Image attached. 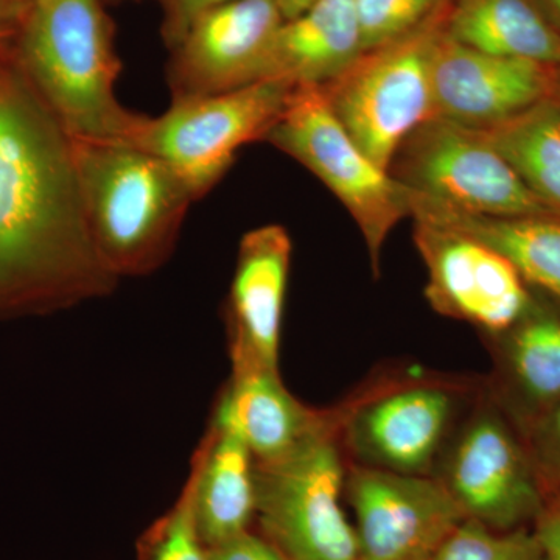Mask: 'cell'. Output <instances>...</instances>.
Masks as SVG:
<instances>
[{
  "label": "cell",
  "mask_w": 560,
  "mask_h": 560,
  "mask_svg": "<svg viewBox=\"0 0 560 560\" xmlns=\"http://www.w3.org/2000/svg\"><path fill=\"white\" fill-rule=\"evenodd\" d=\"M291 249L279 224L243 235L226 305L232 370H279Z\"/></svg>",
  "instance_id": "15"
},
{
  "label": "cell",
  "mask_w": 560,
  "mask_h": 560,
  "mask_svg": "<svg viewBox=\"0 0 560 560\" xmlns=\"http://www.w3.org/2000/svg\"><path fill=\"white\" fill-rule=\"evenodd\" d=\"M296 86L257 81L206 97L172 101L162 116L149 117L136 147L167 162L194 200L208 195L246 143L264 140L287 108Z\"/></svg>",
  "instance_id": "9"
},
{
  "label": "cell",
  "mask_w": 560,
  "mask_h": 560,
  "mask_svg": "<svg viewBox=\"0 0 560 560\" xmlns=\"http://www.w3.org/2000/svg\"><path fill=\"white\" fill-rule=\"evenodd\" d=\"M363 54L355 0H313L307 9L280 25L260 81L324 86Z\"/></svg>",
  "instance_id": "18"
},
{
  "label": "cell",
  "mask_w": 560,
  "mask_h": 560,
  "mask_svg": "<svg viewBox=\"0 0 560 560\" xmlns=\"http://www.w3.org/2000/svg\"><path fill=\"white\" fill-rule=\"evenodd\" d=\"M541 9L547 13L548 20L560 33V0H539Z\"/></svg>",
  "instance_id": "32"
},
{
  "label": "cell",
  "mask_w": 560,
  "mask_h": 560,
  "mask_svg": "<svg viewBox=\"0 0 560 560\" xmlns=\"http://www.w3.org/2000/svg\"><path fill=\"white\" fill-rule=\"evenodd\" d=\"M522 183L560 213V105L551 97L480 130Z\"/></svg>",
  "instance_id": "22"
},
{
  "label": "cell",
  "mask_w": 560,
  "mask_h": 560,
  "mask_svg": "<svg viewBox=\"0 0 560 560\" xmlns=\"http://www.w3.org/2000/svg\"><path fill=\"white\" fill-rule=\"evenodd\" d=\"M346 469L337 430L256 463L257 533L287 560H355V534L342 510Z\"/></svg>",
  "instance_id": "8"
},
{
  "label": "cell",
  "mask_w": 560,
  "mask_h": 560,
  "mask_svg": "<svg viewBox=\"0 0 560 560\" xmlns=\"http://www.w3.org/2000/svg\"><path fill=\"white\" fill-rule=\"evenodd\" d=\"M412 221V241L429 272L425 298L434 312L481 335L506 330L525 315L534 289L510 260L464 232Z\"/></svg>",
  "instance_id": "12"
},
{
  "label": "cell",
  "mask_w": 560,
  "mask_h": 560,
  "mask_svg": "<svg viewBox=\"0 0 560 560\" xmlns=\"http://www.w3.org/2000/svg\"><path fill=\"white\" fill-rule=\"evenodd\" d=\"M448 9L419 28L363 55L319 86L335 116L372 162L389 173L397 150L433 119V58Z\"/></svg>",
  "instance_id": "5"
},
{
  "label": "cell",
  "mask_w": 560,
  "mask_h": 560,
  "mask_svg": "<svg viewBox=\"0 0 560 560\" xmlns=\"http://www.w3.org/2000/svg\"><path fill=\"white\" fill-rule=\"evenodd\" d=\"M210 423L241 438L256 463H272L304 442L337 430L331 407H308L283 385L279 370H232Z\"/></svg>",
  "instance_id": "17"
},
{
  "label": "cell",
  "mask_w": 560,
  "mask_h": 560,
  "mask_svg": "<svg viewBox=\"0 0 560 560\" xmlns=\"http://www.w3.org/2000/svg\"><path fill=\"white\" fill-rule=\"evenodd\" d=\"M556 499H560V495L559 497H556ZM552 500V499H551Z\"/></svg>",
  "instance_id": "35"
},
{
  "label": "cell",
  "mask_w": 560,
  "mask_h": 560,
  "mask_svg": "<svg viewBox=\"0 0 560 560\" xmlns=\"http://www.w3.org/2000/svg\"><path fill=\"white\" fill-rule=\"evenodd\" d=\"M445 32L485 54L560 66V33L539 0H452Z\"/></svg>",
  "instance_id": "21"
},
{
  "label": "cell",
  "mask_w": 560,
  "mask_h": 560,
  "mask_svg": "<svg viewBox=\"0 0 560 560\" xmlns=\"http://www.w3.org/2000/svg\"><path fill=\"white\" fill-rule=\"evenodd\" d=\"M526 445L548 497L560 495V401L523 431Z\"/></svg>",
  "instance_id": "26"
},
{
  "label": "cell",
  "mask_w": 560,
  "mask_h": 560,
  "mask_svg": "<svg viewBox=\"0 0 560 560\" xmlns=\"http://www.w3.org/2000/svg\"><path fill=\"white\" fill-rule=\"evenodd\" d=\"M119 279L88 226L72 138L0 49V318L108 296Z\"/></svg>",
  "instance_id": "1"
},
{
  "label": "cell",
  "mask_w": 560,
  "mask_h": 560,
  "mask_svg": "<svg viewBox=\"0 0 560 560\" xmlns=\"http://www.w3.org/2000/svg\"><path fill=\"white\" fill-rule=\"evenodd\" d=\"M389 175L407 189L478 215L558 213L522 183L480 130L441 117L405 139Z\"/></svg>",
  "instance_id": "10"
},
{
  "label": "cell",
  "mask_w": 560,
  "mask_h": 560,
  "mask_svg": "<svg viewBox=\"0 0 560 560\" xmlns=\"http://www.w3.org/2000/svg\"><path fill=\"white\" fill-rule=\"evenodd\" d=\"M534 530L541 541L547 559L560 560V499L550 500L534 523Z\"/></svg>",
  "instance_id": "29"
},
{
  "label": "cell",
  "mask_w": 560,
  "mask_h": 560,
  "mask_svg": "<svg viewBox=\"0 0 560 560\" xmlns=\"http://www.w3.org/2000/svg\"><path fill=\"white\" fill-rule=\"evenodd\" d=\"M187 481L206 548L250 529L256 518V459L241 438L210 423Z\"/></svg>",
  "instance_id": "20"
},
{
  "label": "cell",
  "mask_w": 560,
  "mask_h": 560,
  "mask_svg": "<svg viewBox=\"0 0 560 560\" xmlns=\"http://www.w3.org/2000/svg\"><path fill=\"white\" fill-rule=\"evenodd\" d=\"M550 97L552 101L558 102L560 105V66L552 70V86Z\"/></svg>",
  "instance_id": "33"
},
{
  "label": "cell",
  "mask_w": 560,
  "mask_h": 560,
  "mask_svg": "<svg viewBox=\"0 0 560 560\" xmlns=\"http://www.w3.org/2000/svg\"><path fill=\"white\" fill-rule=\"evenodd\" d=\"M232 0H158L162 10V38L168 49L178 46L194 22L202 14Z\"/></svg>",
  "instance_id": "27"
},
{
  "label": "cell",
  "mask_w": 560,
  "mask_h": 560,
  "mask_svg": "<svg viewBox=\"0 0 560 560\" xmlns=\"http://www.w3.org/2000/svg\"><path fill=\"white\" fill-rule=\"evenodd\" d=\"M433 560H548L536 530H493L466 518Z\"/></svg>",
  "instance_id": "23"
},
{
  "label": "cell",
  "mask_w": 560,
  "mask_h": 560,
  "mask_svg": "<svg viewBox=\"0 0 560 560\" xmlns=\"http://www.w3.org/2000/svg\"><path fill=\"white\" fill-rule=\"evenodd\" d=\"M5 46V43H2V40H0V47H3Z\"/></svg>",
  "instance_id": "34"
},
{
  "label": "cell",
  "mask_w": 560,
  "mask_h": 560,
  "mask_svg": "<svg viewBox=\"0 0 560 560\" xmlns=\"http://www.w3.org/2000/svg\"><path fill=\"white\" fill-rule=\"evenodd\" d=\"M264 140L304 165L348 209L377 278L383 246L397 223L410 217L405 186L360 149L319 86H296Z\"/></svg>",
  "instance_id": "6"
},
{
  "label": "cell",
  "mask_w": 560,
  "mask_h": 560,
  "mask_svg": "<svg viewBox=\"0 0 560 560\" xmlns=\"http://www.w3.org/2000/svg\"><path fill=\"white\" fill-rule=\"evenodd\" d=\"M482 337L492 357L486 389L523 433L560 401V304L534 291L517 323Z\"/></svg>",
  "instance_id": "16"
},
{
  "label": "cell",
  "mask_w": 560,
  "mask_h": 560,
  "mask_svg": "<svg viewBox=\"0 0 560 560\" xmlns=\"http://www.w3.org/2000/svg\"><path fill=\"white\" fill-rule=\"evenodd\" d=\"M92 242L117 279L171 257L194 197L167 162L130 143L72 139Z\"/></svg>",
  "instance_id": "4"
},
{
  "label": "cell",
  "mask_w": 560,
  "mask_h": 560,
  "mask_svg": "<svg viewBox=\"0 0 560 560\" xmlns=\"http://www.w3.org/2000/svg\"><path fill=\"white\" fill-rule=\"evenodd\" d=\"M312 2L313 0H278L280 10H282L285 20H291V18L296 16L301 11L307 9Z\"/></svg>",
  "instance_id": "31"
},
{
  "label": "cell",
  "mask_w": 560,
  "mask_h": 560,
  "mask_svg": "<svg viewBox=\"0 0 560 560\" xmlns=\"http://www.w3.org/2000/svg\"><path fill=\"white\" fill-rule=\"evenodd\" d=\"M407 189V187H405ZM411 219L464 232L500 253L534 290L560 304V213L489 217L407 189Z\"/></svg>",
  "instance_id": "19"
},
{
  "label": "cell",
  "mask_w": 560,
  "mask_h": 560,
  "mask_svg": "<svg viewBox=\"0 0 560 560\" xmlns=\"http://www.w3.org/2000/svg\"><path fill=\"white\" fill-rule=\"evenodd\" d=\"M345 500L353 515L355 560H433L466 521L433 477L348 464Z\"/></svg>",
  "instance_id": "11"
},
{
  "label": "cell",
  "mask_w": 560,
  "mask_h": 560,
  "mask_svg": "<svg viewBox=\"0 0 560 560\" xmlns=\"http://www.w3.org/2000/svg\"><path fill=\"white\" fill-rule=\"evenodd\" d=\"M466 518L493 530L526 528L550 503L522 430L482 385L434 469Z\"/></svg>",
  "instance_id": "7"
},
{
  "label": "cell",
  "mask_w": 560,
  "mask_h": 560,
  "mask_svg": "<svg viewBox=\"0 0 560 560\" xmlns=\"http://www.w3.org/2000/svg\"><path fill=\"white\" fill-rule=\"evenodd\" d=\"M283 21L278 0H232L202 14L172 49V101L223 94L260 81Z\"/></svg>",
  "instance_id": "13"
},
{
  "label": "cell",
  "mask_w": 560,
  "mask_h": 560,
  "mask_svg": "<svg viewBox=\"0 0 560 560\" xmlns=\"http://www.w3.org/2000/svg\"><path fill=\"white\" fill-rule=\"evenodd\" d=\"M35 0H0V40L16 36Z\"/></svg>",
  "instance_id": "30"
},
{
  "label": "cell",
  "mask_w": 560,
  "mask_h": 560,
  "mask_svg": "<svg viewBox=\"0 0 560 560\" xmlns=\"http://www.w3.org/2000/svg\"><path fill=\"white\" fill-rule=\"evenodd\" d=\"M552 70L471 49L444 32L433 58V117L485 128L550 97Z\"/></svg>",
  "instance_id": "14"
},
{
  "label": "cell",
  "mask_w": 560,
  "mask_h": 560,
  "mask_svg": "<svg viewBox=\"0 0 560 560\" xmlns=\"http://www.w3.org/2000/svg\"><path fill=\"white\" fill-rule=\"evenodd\" d=\"M485 378L390 364L331 407L346 463L433 477Z\"/></svg>",
  "instance_id": "3"
},
{
  "label": "cell",
  "mask_w": 560,
  "mask_h": 560,
  "mask_svg": "<svg viewBox=\"0 0 560 560\" xmlns=\"http://www.w3.org/2000/svg\"><path fill=\"white\" fill-rule=\"evenodd\" d=\"M208 560H287L257 530L248 529L232 539L208 548Z\"/></svg>",
  "instance_id": "28"
},
{
  "label": "cell",
  "mask_w": 560,
  "mask_h": 560,
  "mask_svg": "<svg viewBox=\"0 0 560 560\" xmlns=\"http://www.w3.org/2000/svg\"><path fill=\"white\" fill-rule=\"evenodd\" d=\"M451 3L452 0H355L364 51L408 35Z\"/></svg>",
  "instance_id": "25"
},
{
  "label": "cell",
  "mask_w": 560,
  "mask_h": 560,
  "mask_svg": "<svg viewBox=\"0 0 560 560\" xmlns=\"http://www.w3.org/2000/svg\"><path fill=\"white\" fill-rule=\"evenodd\" d=\"M16 36L18 65L70 138L138 142L149 117L117 98L121 65L102 0H35Z\"/></svg>",
  "instance_id": "2"
},
{
  "label": "cell",
  "mask_w": 560,
  "mask_h": 560,
  "mask_svg": "<svg viewBox=\"0 0 560 560\" xmlns=\"http://www.w3.org/2000/svg\"><path fill=\"white\" fill-rule=\"evenodd\" d=\"M138 560H208V548L195 521L189 481L180 490L175 506L139 537Z\"/></svg>",
  "instance_id": "24"
}]
</instances>
